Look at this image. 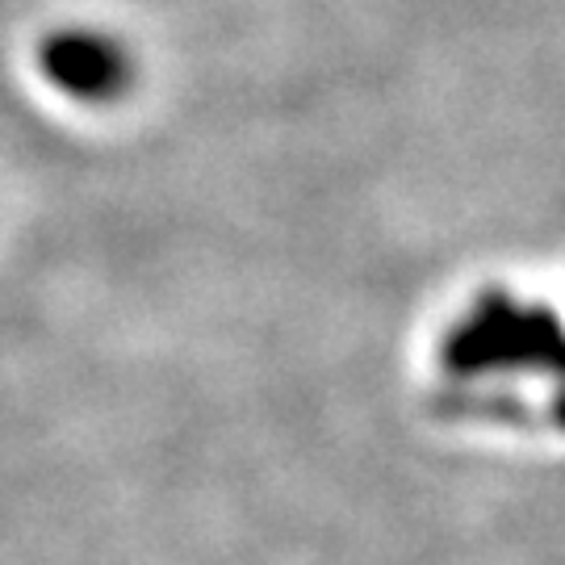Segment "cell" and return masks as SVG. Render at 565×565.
I'll list each match as a JSON object with an SVG mask.
<instances>
[{"instance_id": "cell-1", "label": "cell", "mask_w": 565, "mask_h": 565, "mask_svg": "<svg viewBox=\"0 0 565 565\" xmlns=\"http://www.w3.org/2000/svg\"><path fill=\"white\" fill-rule=\"evenodd\" d=\"M39 63L46 81L84 105H109L130 88V55L102 30H55L42 42Z\"/></svg>"}]
</instances>
